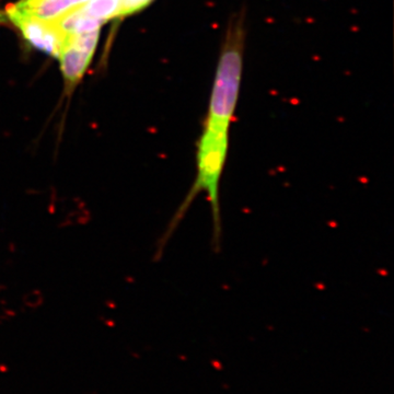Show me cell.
<instances>
[{"mask_svg": "<svg viewBox=\"0 0 394 394\" xmlns=\"http://www.w3.org/2000/svg\"><path fill=\"white\" fill-rule=\"evenodd\" d=\"M4 14L30 45L55 58L59 57L67 34L60 29L56 20L39 19L16 10L11 4L4 10Z\"/></svg>", "mask_w": 394, "mask_h": 394, "instance_id": "cell-1", "label": "cell"}, {"mask_svg": "<svg viewBox=\"0 0 394 394\" xmlns=\"http://www.w3.org/2000/svg\"><path fill=\"white\" fill-rule=\"evenodd\" d=\"M99 36L100 30L67 34L58 59L60 60L62 75L68 89L77 85L85 74L97 49Z\"/></svg>", "mask_w": 394, "mask_h": 394, "instance_id": "cell-2", "label": "cell"}, {"mask_svg": "<svg viewBox=\"0 0 394 394\" xmlns=\"http://www.w3.org/2000/svg\"><path fill=\"white\" fill-rule=\"evenodd\" d=\"M89 0H36L34 2L18 1L12 7L19 11L44 20H57L67 12L80 7Z\"/></svg>", "mask_w": 394, "mask_h": 394, "instance_id": "cell-3", "label": "cell"}, {"mask_svg": "<svg viewBox=\"0 0 394 394\" xmlns=\"http://www.w3.org/2000/svg\"><path fill=\"white\" fill-rule=\"evenodd\" d=\"M122 4L123 0H89L72 11L80 16L105 23L107 20L120 16Z\"/></svg>", "mask_w": 394, "mask_h": 394, "instance_id": "cell-4", "label": "cell"}, {"mask_svg": "<svg viewBox=\"0 0 394 394\" xmlns=\"http://www.w3.org/2000/svg\"><path fill=\"white\" fill-rule=\"evenodd\" d=\"M155 0H123L122 9L118 18H126L130 14L143 11L148 6H150Z\"/></svg>", "mask_w": 394, "mask_h": 394, "instance_id": "cell-5", "label": "cell"}, {"mask_svg": "<svg viewBox=\"0 0 394 394\" xmlns=\"http://www.w3.org/2000/svg\"><path fill=\"white\" fill-rule=\"evenodd\" d=\"M21 2H34L36 0H20Z\"/></svg>", "mask_w": 394, "mask_h": 394, "instance_id": "cell-6", "label": "cell"}]
</instances>
